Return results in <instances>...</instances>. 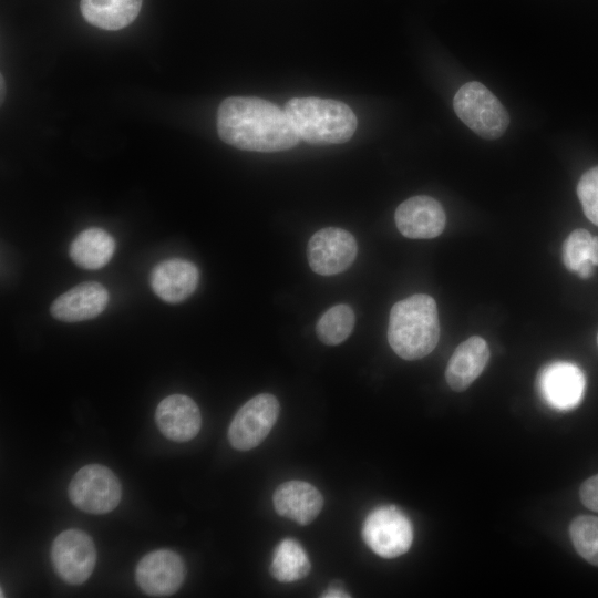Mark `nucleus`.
Segmentation results:
<instances>
[{"instance_id":"obj_1","label":"nucleus","mask_w":598,"mask_h":598,"mask_svg":"<svg viewBox=\"0 0 598 598\" xmlns=\"http://www.w3.org/2000/svg\"><path fill=\"white\" fill-rule=\"evenodd\" d=\"M217 132L225 143L252 152L286 151L300 140L285 110L254 96L225 99L217 112Z\"/></svg>"},{"instance_id":"obj_2","label":"nucleus","mask_w":598,"mask_h":598,"mask_svg":"<svg viewBox=\"0 0 598 598\" xmlns=\"http://www.w3.org/2000/svg\"><path fill=\"white\" fill-rule=\"evenodd\" d=\"M440 339V321L435 300L424 293L393 305L389 317L388 341L404 360H417L431 353Z\"/></svg>"},{"instance_id":"obj_3","label":"nucleus","mask_w":598,"mask_h":598,"mask_svg":"<svg viewBox=\"0 0 598 598\" xmlns=\"http://www.w3.org/2000/svg\"><path fill=\"white\" fill-rule=\"evenodd\" d=\"M285 111L300 138L310 144L349 141L358 125L353 111L343 102L319 97H293Z\"/></svg>"},{"instance_id":"obj_4","label":"nucleus","mask_w":598,"mask_h":598,"mask_svg":"<svg viewBox=\"0 0 598 598\" xmlns=\"http://www.w3.org/2000/svg\"><path fill=\"white\" fill-rule=\"evenodd\" d=\"M453 107L468 128L486 140L501 137L509 124V115L499 100L476 81L458 89L453 99Z\"/></svg>"},{"instance_id":"obj_5","label":"nucleus","mask_w":598,"mask_h":598,"mask_svg":"<svg viewBox=\"0 0 598 598\" xmlns=\"http://www.w3.org/2000/svg\"><path fill=\"white\" fill-rule=\"evenodd\" d=\"M362 537L368 547L383 558L405 554L413 542V527L409 517L396 506L375 507L365 517Z\"/></svg>"},{"instance_id":"obj_6","label":"nucleus","mask_w":598,"mask_h":598,"mask_svg":"<svg viewBox=\"0 0 598 598\" xmlns=\"http://www.w3.org/2000/svg\"><path fill=\"white\" fill-rule=\"evenodd\" d=\"M68 493L75 507L90 514H106L113 511L122 497L118 478L101 464L81 467L72 477Z\"/></svg>"},{"instance_id":"obj_7","label":"nucleus","mask_w":598,"mask_h":598,"mask_svg":"<svg viewBox=\"0 0 598 598\" xmlns=\"http://www.w3.org/2000/svg\"><path fill=\"white\" fill-rule=\"evenodd\" d=\"M275 395L261 393L249 399L235 414L228 427V440L239 451L258 446L269 434L279 415Z\"/></svg>"},{"instance_id":"obj_8","label":"nucleus","mask_w":598,"mask_h":598,"mask_svg":"<svg viewBox=\"0 0 598 598\" xmlns=\"http://www.w3.org/2000/svg\"><path fill=\"white\" fill-rule=\"evenodd\" d=\"M51 561L62 580L70 585L83 584L96 563L93 539L80 529L63 530L52 543Z\"/></svg>"},{"instance_id":"obj_9","label":"nucleus","mask_w":598,"mask_h":598,"mask_svg":"<svg viewBox=\"0 0 598 598\" xmlns=\"http://www.w3.org/2000/svg\"><path fill=\"white\" fill-rule=\"evenodd\" d=\"M357 252L358 245L353 235L337 227L318 230L307 247L310 268L322 276L337 275L348 269Z\"/></svg>"},{"instance_id":"obj_10","label":"nucleus","mask_w":598,"mask_h":598,"mask_svg":"<svg viewBox=\"0 0 598 598\" xmlns=\"http://www.w3.org/2000/svg\"><path fill=\"white\" fill-rule=\"evenodd\" d=\"M537 386L540 396L550 408L569 411L581 402L586 379L576 364L556 361L540 370Z\"/></svg>"},{"instance_id":"obj_11","label":"nucleus","mask_w":598,"mask_h":598,"mask_svg":"<svg viewBox=\"0 0 598 598\" xmlns=\"http://www.w3.org/2000/svg\"><path fill=\"white\" fill-rule=\"evenodd\" d=\"M186 574L182 557L169 549L146 554L137 564L135 579L140 588L153 597H167L182 586Z\"/></svg>"},{"instance_id":"obj_12","label":"nucleus","mask_w":598,"mask_h":598,"mask_svg":"<svg viewBox=\"0 0 598 598\" xmlns=\"http://www.w3.org/2000/svg\"><path fill=\"white\" fill-rule=\"evenodd\" d=\"M399 231L413 239L437 237L445 227V213L442 205L425 195L414 196L402 202L394 214Z\"/></svg>"},{"instance_id":"obj_13","label":"nucleus","mask_w":598,"mask_h":598,"mask_svg":"<svg viewBox=\"0 0 598 598\" xmlns=\"http://www.w3.org/2000/svg\"><path fill=\"white\" fill-rule=\"evenodd\" d=\"M199 270L189 260L171 258L157 264L150 276L151 287L162 300L178 303L196 290Z\"/></svg>"},{"instance_id":"obj_14","label":"nucleus","mask_w":598,"mask_h":598,"mask_svg":"<svg viewBox=\"0 0 598 598\" xmlns=\"http://www.w3.org/2000/svg\"><path fill=\"white\" fill-rule=\"evenodd\" d=\"M155 421L162 434L175 442L194 439L202 425L197 404L184 394H172L163 399L156 408Z\"/></svg>"},{"instance_id":"obj_15","label":"nucleus","mask_w":598,"mask_h":598,"mask_svg":"<svg viewBox=\"0 0 598 598\" xmlns=\"http://www.w3.org/2000/svg\"><path fill=\"white\" fill-rule=\"evenodd\" d=\"M109 302L107 289L96 281L82 282L60 295L51 305L53 318L78 322L99 316Z\"/></svg>"},{"instance_id":"obj_16","label":"nucleus","mask_w":598,"mask_h":598,"mask_svg":"<svg viewBox=\"0 0 598 598\" xmlns=\"http://www.w3.org/2000/svg\"><path fill=\"white\" fill-rule=\"evenodd\" d=\"M272 503L278 515L300 525H307L320 513L323 498L310 483L288 481L276 488Z\"/></svg>"},{"instance_id":"obj_17","label":"nucleus","mask_w":598,"mask_h":598,"mask_svg":"<svg viewBox=\"0 0 598 598\" xmlns=\"http://www.w3.org/2000/svg\"><path fill=\"white\" fill-rule=\"evenodd\" d=\"M488 359L489 349L483 338L472 336L460 343L445 370L450 388L457 392L466 390L483 372Z\"/></svg>"},{"instance_id":"obj_18","label":"nucleus","mask_w":598,"mask_h":598,"mask_svg":"<svg viewBox=\"0 0 598 598\" xmlns=\"http://www.w3.org/2000/svg\"><path fill=\"white\" fill-rule=\"evenodd\" d=\"M143 0H81L83 18L92 25L115 31L131 24L140 13Z\"/></svg>"},{"instance_id":"obj_19","label":"nucleus","mask_w":598,"mask_h":598,"mask_svg":"<svg viewBox=\"0 0 598 598\" xmlns=\"http://www.w3.org/2000/svg\"><path fill=\"white\" fill-rule=\"evenodd\" d=\"M115 250L114 238L104 229L90 227L72 240L69 255L79 267L95 270L104 267Z\"/></svg>"},{"instance_id":"obj_20","label":"nucleus","mask_w":598,"mask_h":598,"mask_svg":"<svg viewBox=\"0 0 598 598\" xmlns=\"http://www.w3.org/2000/svg\"><path fill=\"white\" fill-rule=\"evenodd\" d=\"M311 564L303 547L295 539L281 540L272 553L271 576L280 582H292L306 577Z\"/></svg>"},{"instance_id":"obj_21","label":"nucleus","mask_w":598,"mask_h":598,"mask_svg":"<svg viewBox=\"0 0 598 598\" xmlns=\"http://www.w3.org/2000/svg\"><path fill=\"white\" fill-rule=\"evenodd\" d=\"M354 321V312L350 306L336 305L319 318L316 332L324 344L337 346L351 334Z\"/></svg>"},{"instance_id":"obj_22","label":"nucleus","mask_w":598,"mask_h":598,"mask_svg":"<svg viewBox=\"0 0 598 598\" xmlns=\"http://www.w3.org/2000/svg\"><path fill=\"white\" fill-rule=\"evenodd\" d=\"M569 536L576 551L589 564L598 566V517L577 516L569 525Z\"/></svg>"},{"instance_id":"obj_23","label":"nucleus","mask_w":598,"mask_h":598,"mask_svg":"<svg viewBox=\"0 0 598 598\" xmlns=\"http://www.w3.org/2000/svg\"><path fill=\"white\" fill-rule=\"evenodd\" d=\"M592 236L586 229H575L565 239L563 245V261L565 267L577 272L579 266L591 260Z\"/></svg>"},{"instance_id":"obj_24","label":"nucleus","mask_w":598,"mask_h":598,"mask_svg":"<svg viewBox=\"0 0 598 598\" xmlns=\"http://www.w3.org/2000/svg\"><path fill=\"white\" fill-rule=\"evenodd\" d=\"M577 196L586 217L598 226V166L582 174L577 185Z\"/></svg>"},{"instance_id":"obj_25","label":"nucleus","mask_w":598,"mask_h":598,"mask_svg":"<svg viewBox=\"0 0 598 598\" xmlns=\"http://www.w3.org/2000/svg\"><path fill=\"white\" fill-rule=\"evenodd\" d=\"M581 503L598 513V474L587 478L579 488Z\"/></svg>"},{"instance_id":"obj_26","label":"nucleus","mask_w":598,"mask_h":598,"mask_svg":"<svg viewBox=\"0 0 598 598\" xmlns=\"http://www.w3.org/2000/svg\"><path fill=\"white\" fill-rule=\"evenodd\" d=\"M594 266L595 265L592 264L591 260H586L579 266L577 274L579 275L580 278L587 279L592 276Z\"/></svg>"},{"instance_id":"obj_27","label":"nucleus","mask_w":598,"mask_h":598,"mask_svg":"<svg viewBox=\"0 0 598 598\" xmlns=\"http://www.w3.org/2000/svg\"><path fill=\"white\" fill-rule=\"evenodd\" d=\"M321 597H324V598H341V597H350V595L348 592H346L344 590H342V589H339V588H336V587H330L329 589H327L321 595Z\"/></svg>"},{"instance_id":"obj_28","label":"nucleus","mask_w":598,"mask_h":598,"mask_svg":"<svg viewBox=\"0 0 598 598\" xmlns=\"http://www.w3.org/2000/svg\"><path fill=\"white\" fill-rule=\"evenodd\" d=\"M591 261L595 266H598V237L597 236H592Z\"/></svg>"},{"instance_id":"obj_29","label":"nucleus","mask_w":598,"mask_h":598,"mask_svg":"<svg viewBox=\"0 0 598 598\" xmlns=\"http://www.w3.org/2000/svg\"><path fill=\"white\" fill-rule=\"evenodd\" d=\"M3 86H4V83H3V76H1V100L3 99Z\"/></svg>"},{"instance_id":"obj_30","label":"nucleus","mask_w":598,"mask_h":598,"mask_svg":"<svg viewBox=\"0 0 598 598\" xmlns=\"http://www.w3.org/2000/svg\"><path fill=\"white\" fill-rule=\"evenodd\" d=\"M597 344H598V333H597Z\"/></svg>"}]
</instances>
